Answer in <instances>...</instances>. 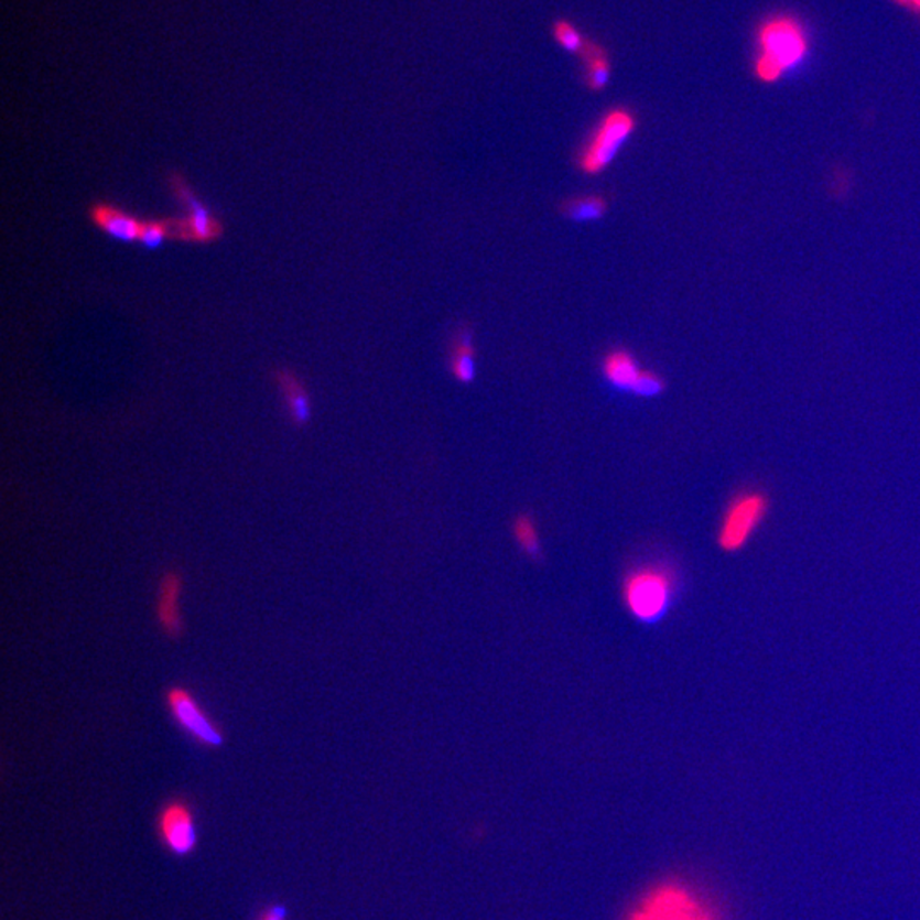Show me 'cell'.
Returning a JSON list of instances; mask_svg holds the SVG:
<instances>
[{"label":"cell","instance_id":"obj_1","mask_svg":"<svg viewBox=\"0 0 920 920\" xmlns=\"http://www.w3.org/2000/svg\"><path fill=\"white\" fill-rule=\"evenodd\" d=\"M807 30L791 15H775L760 26L757 33V57L754 72L764 84L781 80L807 58Z\"/></svg>","mask_w":920,"mask_h":920},{"label":"cell","instance_id":"obj_2","mask_svg":"<svg viewBox=\"0 0 920 920\" xmlns=\"http://www.w3.org/2000/svg\"><path fill=\"white\" fill-rule=\"evenodd\" d=\"M675 594V575L667 566L645 564L628 573L623 583L626 609L641 623H657L665 616Z\"/></svg>","mask_w":920,"mask_h":920},{"label":"cell","instance_id":"obj_3","mask_svg":"<svg viewBox=\"0 0 920 920\" xmlns=\"http://www.w3.org/2000/svg\"><path fill=\"white\" fill-rule=\"evenodd\" d=\"M636 128L638 120L631 109L614 108L607 111L580 149L576 158L580 171L586 176L604 173L635 136Z\"/></svg>","mask_w":920,"mask_h":920},{"label":"cell","instance_id":"obj_4","mask_svg":"<svg viewBox=\"0 0 920 920\" xmlns=\"http://www.w3.org/2000/svg\"><path fill=\"white\" fill-rule=\"evenodd\" d=\"M624 920H717L703 898L680 881L651 888Z\"/></svg>","mask_w":920,"mask_h":920},{"label":"cell","instance_id":"obj_5","mask_svg":"<svg viewBox=\"0 0 920 920\" xmlns=\"http://www.w3.org/2000/svg\"><path fill=\"white\" fill-rule=\"evenodd\" d=\"M167 184L174 198L186 210L184 217H174L173 241L188 245H212L220 241L226 232L223 218H218L204 199L193 192L186 177L180 171H173L167 177Z\"/></svg>","mask_w":920,"mask_h":920},{"label":"cell","instance_id":"obj_6","mask_svg":"<svg viewBox=\"0 0 920 920\" xmlns=\"http://www.w3.org/2000/svg\"><path fill=\"white\" fill-rule=\"evenodd\" d=\"M769 495L760 489H745L733 496L723 511L716 541L725 552H740L756 535L769 515Z\"/></svg>","mask_w":920,"mask_h":920},{"label":"cell","instance_id":"obj_7","mask_svg":"<svg viewBox=\"0 0 920 920\" xmlns=\"http://www.w3.org/2000/svg\"><path fill=\"white\" fill-rule=\"evenodd\" d=\"M155 837L165 853L171 856L190 857L198 849V825L193 800L183 794L165 800L154 820Z\"/></svg>","mask_w":920,"mask_h":920},{"label":"cell","instance_id":"obj_8","mask_svg":"<svg viewBox=\"0 0 920 920\" xmlns=\"http://www.w3.org/2000/svg\"><path fill=\"white\" fill-rule=\"evenodd\" d=\"M164 699L174 725L188 736L193 744L207 750H217L226 744L223 726L202 707L188 688L174 685L165 691Z\"/></svg>","mask_w":920,"mask_h":920},{"label":"cell","instance_id":"obj_9","mask_svg":"<svg viewBox=\"0 0 920 920\" xmlns=\"http://www.w3.org/2000/svg\"><path fill=\"white\" fill-rule=\"evenodd\" d=\"M87 215L93 226L101 230L105 236L111 237L113 241L125 242V245L140 241L145 220L123 210L118 205L111 202H95L87 210Z\"/></svg>","mask_w":920,"mask_h":920},{"label":"cell","instance_id":"obj_10","mask_svg":"<svg viewBox=\"0 0 920 920\" xmlns=\"http://www.w3.org/2000/svg\"><path fill=\"white\" fill-rule=\"evenodd\" d=\"M183 592V575L177 570H170L159 583L158 614L159 626L167 638L180 639L184 632L183 617L180 613V598Z\"/></svg>","mask_w":920,"mask_h":920},{"label":"cell","instance_id":"obj_11","mask_svg":"<svg viewBox=\"0 0 920 920\" xmlns=\"http://www.w3.org/2000/svg\"><path fill=\"white\" fill-rule=\"evenodd\" d=\"M602 374L617 391L638 396L648 370L639 367L638 360L626 349H613L602 360Z\"/></svg>","mask_w":920,"mask_h":920},{"label":"cell","instance_id":"obj_12","mask_svg":"<svg viewBox=\"0 0 920 920\" xmlns=\"http://www.w3.org/2000/svg\"><path fill=\"white\" fill-rule=\"evenodd\" d=\"M273 380L279 386L290 423L297 429H304L312 416L311 396H309L304 380L290 368L274 370Z\"/></svg>","mask_w":920,"mask_h":920},{"label":"cell","instance_id":"obj_13","mask_svg":"<svg viewBox=\"0 0 920 920\" xmlns=\"http://www.w3.org/2000/svg\"><path fill=\"white\" fill-rule=\"evenodd\" d=\"M448 368L457 382L470 383L476 379V346H474L473 331L469 327H463L455 335Z\"/></svg>","mask_w":920,"mask_h":920},{"label":"cell","instance_id":"obj_14","mask_svg":"<svg viewBox=\"0 0 920 920\" xmlns=\"http://www.w3.org/2000/svg\"><path fill=\"white\" fill-rule=\"evenodd\" d=\"M609 205L600 195H585L570 198L561 205V214L575 224L598 223L607 215Z\"/></svg>","mask_w":920,"mask_h":920},{"label":"cell","instance_id":"obj_15","mask_svg":"<svg viewBox=\"0 0 920 920\" xmlns=\"http://www.w3.org/2000/svg\"><path fill=\"white\" fill-rule=\"evenodd\" d=\"M585 64V83L588 89L604 90L610 83V61L602 46L586 42L585 48L580 53Z\"/></svg>","mask_w":920,"mask_h":920},{"label":"cell","instance_id":"obj_16","mask_svg":"<svg viewBox=\"0 0 920 920\" xmlns=\"http://www.w3.org/2000/svg\"><path fill=\"white\" fill-rule=\"evenodd\" d=\"M515 542L526 552L527 556L538 558L541 554V535L538 523L529 515H519L511 526Z\"/></svg>","mask_w":920,"mask_h":920},{"label":"cell","instance_id":"obj_17","mask_svg":"<svg viewBox=\"0 0 920 920\" xmlns=\"http://www.w3.org/2000/svg\"><path fill=\"white\" fill-rule=\"evenodd\" d=\"M174 217L151 218L143 223L140 246L149 251L161 249L165 241H173Z\"/></svg>","mask_w":920,"mask_h":920},{"label":"cell","instance_id":"obj_18","mask_svg":"<svg viewBox=\"0 0 920 920\" xmlns=\"http://www.w3.org/2000/svg\"><path fill=\"white\" fill-rule=\"evenodd\" d=\"M552 34H554L558 45L563 46L566 52L582 53L585 48L586 42L575 24L567 23L564 20L556 21V24L552 28Z\"/></svg>","mask_w":920,"mask_h":920},{"label":"cell","instance_id":"obj_19","mask_svg":"<svg viewBox=\"0 0 920 920\" xmlns=\"http://www.w3.org/2000/svg\"><path fill=\"white\" fill-rule=\"evenodd\" d=\"M289 907L282 901H274L256 913L255 920H289Z\"/></svg>","mask_w":920,"mask_h":920},{"label":"cell","instance_id":"obj_20","mask_svg":"<svg viewBox=\"0 0 920 920\" xmlns=\"http://www.w3.org/2000/svg\"><path fill=\"white\" fill-rule=\"evenodd\" d=\"M895 4L901 8H909L912 11L920 12V0H894Z\"/></svg>","mask_w":920,"mask_h":920}]
</instances>
